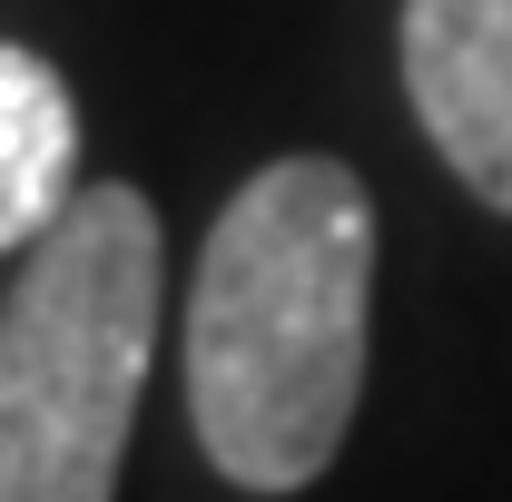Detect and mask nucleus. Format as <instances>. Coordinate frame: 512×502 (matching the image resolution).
<instances>
[{
    "instance_id": "f257e3e1",
    "label": "nucleus",
    "mask_w": 512,
    "mask_h": 502,
    "mask_svg": "<svg viewBox=\"0 0 512 502\" xmlns=\"http://www.w3.org/2000/svg\"><path fill=\"white\" fill-rule=\"evenodd\" d=\"M375 345V197L345 158H266L188 286V424L237 493H306L355 434Z\"/></svg>"
},
{
    "instance_id": "f03ea898",
    "label": "nucleus",
    "mask_w": 512,
    "mask_h": 502,
    "mask_svg": "<svg viewBox=\"0 0 512 502\" xmlns=\"http://www.w3.org/2000/svg\"><path fill=\"white\" fill-rule=\"evenodd\" d=\"M168 315L158 207L99 178L0 296V502H109Z\"/></svg>"
},
{
    "instance_id": "7ed1b4c3",
    "label": "nucleus",
    "mask_w": 512,
    "mask_h": 502,
    "mask_svg": "<svg viewBox=\"0 0 512 502\" xmlns=\"http://www.w3.org/2000/svg\"><path fill=\"white\" fill-rule=\"evenodd\" d=\"M404 99L463 197L512 217V0H404Z\"/></svg>"
},
{
    "instance_id": "20e7f679",
    "label": "nucleus",
    "mask_w": 512,
    "mask_h": 502,
    "mask_svg": "<svg viewBox=\"0 0 512 502\" xmlns=\"http://www.w3.org/2000/svg\"><path fill=\"white\" fill-rule=\"evenodd\" d=\"M79 207V99L40 50L0 40V256H30Z\"/></svg>"
}]
</instances>
